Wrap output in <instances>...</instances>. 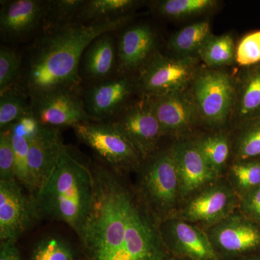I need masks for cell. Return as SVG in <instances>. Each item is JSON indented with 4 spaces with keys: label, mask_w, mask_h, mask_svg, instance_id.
Here are the masks:
<instances>
[{
    "label": "cell",
    "mask_w": 260,
    "mask_h": 260,
    "mask_svg": "<svg viewBox=\"0 0 260 260\" xmlns=\"http://www.w3.org/2000/svg\"><path fill=\"white\" fill-rule=\"evenodd\" d=\"M91 209L78 237L90 260H164L158 220L119 173L94 166Z\"/></svg>",
    "instance_id": "obj_1"
},
{
    "label": "cell",
    "mask_w": 260,
    "mask_h": 260,
    "mask_svg": "<svg viewBox=\"0 0 260 260\" xmlns=\"http://www.w3.org/2000/svg\"><path fill=\"white\" fill-rule=\"evenodd\" d=\"M132 14L91 23L68 24L44 30L29 48L17 86L37 99L58 90L79 91L82 56L96 38L125 26Z\"/></svg>",
    "instance_id": "obj_2"
},
{
    "label": "cell",
    "mask_w": 260,
    "mask_h": 260,
    "mask_svg": "<svg viewBox=\"0 0 260 260\" xmlns=\"http://www.w3.org/2000/svg\"><path fill=\"white\" fill-rule=\"evenodd\" d=\"M93 190L92 170L65 146L50 177L34 195L39 217L62 222L78 235L91 209Z\"/></svg>",
    "instance_id": "obj_3"
},
{
    "label": "cell",
    "mask_w": 260,
    "mask_h": 260,
    "mask_svg": "<svg viewBox=\"0 0 260 260\" xmlns=\"http://www.w3.org/2000/svg\"><path fill=\"white\" fill-rule=\"evenodd\" d=\"M138 194L157 220H167L181 198L180 186L172 150L155 152L139 168Z\"/></svg>",
    "instance_id": "obj_4"
},
{
    "label": "cell",
    "mask_w": 260,
    "mask_h": 260,
    "mask_svg": "<svg viewBox=\"0 0 260 260\" xmlns=\"http://www.w3.org/2000/svg\"><path fill=\"white\" fill-rule=\"evenodd\" d=\"M189 91L200 121L211 127L225 125L235 103V79L226 72L217 69L199 70Z\"/></svg>",
    "instance_id": "obj_5"
},
{
    "label": "cell",
    "mask_w": 260,
    "mask_h": 260,
    "mask_svg": "<svg viewBox=\"0 0 260 260\" xmlns=\"http://www.w3.org/2000/svg\"><path fill=\"white\" fill-rule=\"evenodd\" d=\"M197 56L169 57L157 51L138 71L136 88L145 97L184 91L199 71Z\"/></svg>",
    "instance_id": "obj_6"
},
{
    "label": "cell",
    "mask_w": 260,
    "mask_h": 260,
    "mask_svg": "<svg viewBox=\"0 0 260 260\" xmlns=\"http://www.w3.org/2000/svg\"><path fill=\"white\" fill-rule=\"evenodd\" d=\"M80 141L90 147L116 172L138 170L141 155L125 135L113 123L88 121L73 126Z\"/></svg>",
    "instance_id": "obj_7"
},
{
    "label": "cell",
    "mask_w": 260,
    "mask_h": 260,
    "mask_svg": "<svg viewBox=\"0 0 260 260\" xmlns=\"http://www.w3.org/2000/svg\"><path fill=\"white\" fill-rule=\"evenodd\" d=\"M16 179L0 180V240L16 243L40 218L32 195Z\"/></svg>",
    "instance_id": "obj_8"
},
{
    "label": "cell",
    "mask_w": 260,
    "mask_h": 260,
    "mask_svg": "<svg viewBox=\"0 0 260 260\" xmlns=\"http://www.w3.org/2000/svg\"><path fill=\"white\" fill-rule=\"evenodd\" d=\"M112 123L133 143L143 160L156 152L159 140L164 136L161 126L146 98L126 106Z\"/></svg>",
    "instance_id": "obj_9"
},
{
    "label": "cell",
    "mask_w": 260,
    "mask_h": 260,
    "mask_svg": "<svg viewBox=\"0 0 260 260\" xmlns=\"http://www.w3.org/2000/svg\"><path fill=\"white\" fill-rule=\"evenodd\" d=\"M237 204L238 194L232 185L215 181L190 197L181 210V219L214 225L232 215Z\"/></svg>",
    "instance_id": "obj_10"
},
{
    "label": "cell",
    "mask_w": 260,
    "mask_h": 260,
    "mask_svg": "<svg viewBox=\"0 0 260 260\" xmlns=\"http://www.w3.org/2000/svg\"><path fill=\"white\" fill-rule=\"evenodd\" d=\"M31 113L42 126L56 128L93 121L79 91L58 90L30 100Z\"/></svg>",
    "instance_id": "obj_11"
},
{
    "label": "cell",
    "mask_w": 260,
    "mask_h": 260,
    "mask_svg": "<svg viewBox=\"0 0 260 260\" xmlns=\"http://www.w3.org/2000/svg\"><path fill=\"white\" fill-rule=\"evenodd\" d=\"M188 90L158 96H144L156 116L164 135L183 137L189 134L200 121Z\"/></svg>",
    "instance_id": "obj_12"
},
{
    "label": "cell",
    "mask_w": 260,
    "mask_h": 260,
    "mask_svg": "<svg viewBox=\"0 0 260 260\" xmlns=\"http://www.w3.org/2000/svg\"><path fill=\"white\" fill-rule=\"evenodd\" d=\"M135 88V80L128 76L95 83L83 95L85 110L93 121L114 117L127 105Z\"/></svg>",
    "instance_id": "obj_13"
},
{
    "label": "cell",
    "mask_w": 260,
    "mask_h": 260,
    "mask_svg": "<svg viewBox=\"0 0 260 260\" xmlns=\"http://www.w3.org/2000/svg\"><path fill=\"white\" fill-rule=\"evenodd\" d=\"M179 177L181 199L190 198L216 180V173L208 165L193 140H181L171 148Z\"/></svg>",
    "instance_id": "obj_14"
},
{
    "label": "cell",
    "mask_w": 260,
    "mask_h": 260,
    "mask_svg": "<svg viewBox=\"0 0 260 260\" xmlns=\"http://www.w3.org/2000/svg\"><path fill=\"white\" fill-rule=\"evenodd\" d=\"M64 147L56 128L42 126L38 134L29 140L28 164L32 196L50 177Z\"/></svg>",
    "instance_id": "obj_15"
},
{
    "label": "cell",
    "mask_w": 260,
    "mask_h": 260,
    "mask_svg": "<svg viewBox=\"0 0 260 260\" xmlns=\"http://www.w3.org/2000/svg\"><path fill=\"white\" fill-rule=\"evenodd\" d=\"M46 1H1L0 32L3 39L20 41L31 35L41 26L45 17Z\"/></svg>",
    "instance_id": "obj_16"
},
{
    "label": "cell",
    "mask_w": 260,
    "mask_h": 260,
    "mask_svg": "<svg viewBox=\"0 0 260 260\" xmlns=\"http://www.w3.org/2000/svg\"><path fill=\"white\" fill-rule=\"evenodd\" d=\"M156 52V37L148 25L128 27L121 32L118 43V72L121 76H127L139 71Z\"/></svg>",
    "instance_id": "obj_17"
},
{
    "label": "cell",
    "mask_w": 260,
    "mask_h": 260,
    "mask_svg": "<svg viewBox=\"0 0 260 260\" xmlns=\"http://www.w3.org/2000/svg\"><path fill=\"white\" fill-rule=\"evenodd\" d=\"M214 249L238 254L260 246V229L244 215H232L213 225L208 234Z\"/></svg>",
    "instance_id": "obj_18"
},
{
    "label": "cell",
    "mask_w": 260,
    "mask_h": 260,
    "mask_svg": "<svg viewBox=\"0 0 260 260\" xmlns=\"http://www.w3.org/2000/svg\"><path fill=\"white\" fill-rule=\"evenodd\" d=\"M160 229L176 249L194 260H216V251L206 233L183 219L169 218L164 220Z\"/></svg>",
    "instance_id": "obj_19"
},
{
    "label": "cell",
    "mask_w": 260,
    "mask_h": 260,
    "mask_svg": "<svg viewBox=\"0 0 260 260\" xmlns=\"http://www.w3.org/2000/svg\"><path fill=\"white\" fill-rule=\"evenodd\" d=\"M235 86L232 114L238 124L260 117V64L243 68L235 80Z\"/></svg>",
    "instance_id": "obj_20"
},
{
    "label": "cell",
    "mask_w": 260,
    "mask_h": 260,
    "mask_svg": "<svg viewBox=\"0 0 260 260\" xmlns=\"http://www.w3.org/2000/svg\"><path fill=\"white\" fill-rule=\"evenodd\" d=\"M115 44L110 32L96 38L82 56V69L85 78L95 83L107 80L117 64Z\"/></svg>",
    "instance_id": "obj_21"
},
{
    "label": "cell",
    "mask_w": 260,
    "mask_h": 260,
    "mask_svg": "<svg viewBox=\"0 0 260 260\" xmlns=\"http://www.w3.org/2000/svg\"><path fill=\"white\" fill-rule=\"evenodd\" d=\"M208 20L197 22L175 32L169 42V49L179 57L196 56L203 44L211 35Z\"/></svg>",
    "instance_id": "obj_22"
},
{
    "label": "cell",
    "mask_w": 260,
    "mask_h": 260,
    "mask_svg": "<svg viewBox=\"0 0 260 260\" xmlns=\"http://www.w3.org/2000/svg\"><path fill=\"white\" fill-rule=\"evenodd\" d=\"M140 2L135 0H88L79 16V23H91L131 14Z\"/></svg>",
    "instance_id": "obj_23"
},
{
    "label": "cell",
    "mask_w": 260,
    "mask_h": 260,
    "mask_svg": "<svg viewBox=\"0 0 260 260\" xmlns=\"http://www.w3.org/2000/svg\"><path fill=\"white\" fill-rule=\"evenodd\" d=\"M198 55L210 69L229 66L236 62V46L230 34H213L203 44Z\"/></svg>",
    "instance_id": "obj_24"
},
{
    "label": "cell",
    "mask_w": 260,
    "mask_h": 260,
    "mask_svg": "<svg viewBox=\"0 0 260 260\" xmlns=\"http://www.w3.org/2000/svg\"><path fill=\"white\" fill-rule=\"evenodd\" d=\"M193 141L208 165L219 176L226 166L232 150L229 137L224 133H216Z\"/></svg>",
    "instance_id": "obj_25"
},
{
    "label": "cell",
    "mask_w": 260,
    "mask_h": 260,
    "mask_svg": "<svg viewBox=\"0 0 260 260\" xmlns=\"http://www.w3.org/2000/svg\"><path fill=\"white\" fill-rule=\"evenodd\" d=\"M30 98L15 85L0 93V128L9 127L24 116L31 114Z\"/></svg>",
    "instance_id": "obj_26"
},
{
    "label": "cell",
    "mask_w": 260,
    "mask_h": 260,
    "mask_svg": "<svg viewBox=\"0 0 260 260\" xmlns=\"http://www.w3.org/2000/svg\"><path fill=\"white\" fill-rule=\"evenodd\" d=\"M234 142L235 161L260 158V117L243 121Z\"/></svg>",
    "instance_id": "obj_27"
},
{
    "label": "cell",
    "mask_w": 260,
    "mask_h": 260,
    "mask_svg": "<svg viewBox=\"0 0 260 260\" xmlns=\"http://www.w3.org/2000/svg\"><path fill=\"white\" fill-rule=\"evenodd\" d=\"M85 3V0L46 1L43 30H49L78 22V16Z\"/></svg>",
    "instance_id": "obj_28"
},
{
    "label": "cell",
    "mask_w": 260,
    "mask_h": 260,
    "mask_svg": "<svg viewBox=\"0 0 260 260\" xmlns=\"http://www.w3.org/2000/svg\"><path fill=\"white\" fill-rule=\"evenodd\" d=\"M231 185L238 195L260 186V158L234 161L229 172Z\"/></svg>",
    "instance_id": "obj_29"
},
{
    "label": "cell",
    "mask_w": 260,
    "mask_h": 260,
    "mask_svg": "<svg viewBox=\"0 0 260 260\" xmlns=\"http://www.w3.org/2000/svg\"><path fill=\"white\" fill-rule=\"evenodd\" d=\"M216 4L214 0H164L158 2L156 9L162 16L181 19L204 13Z\"/></svg>",
    "instance_id": "obj_30"
},
{
    "label": "cell",
    "mask_w": 260,
    "mask_h": 260,
    "mask_svg": "<svg viewBox=\"0 0 260 260\" xmlns=\"http://www.w3.org/2000/svg\"><path fill=\"white\" fill-rule=\"evenodd\" d=\"M21 56L8 47L0 49V93L18 85L23 70Z\"/></svg>",
    "instance_id": "obj_31"
},
{
    "label": "cell",
    "mask_w": 260,
    "mask_h": 260,
    "mask_svg": "<svg viewBox=\"0 0 260 260\" xmlns=\"http://www.w3.org/2000/svg\"><path fill=\"white\" fill-rule=\"evenodd\" d=\"M74 251L68 242L59 237H47L36 246L30 260H73Z\"/></svg>",
    "instance_id": "obj_32"
},
{
    "label": "cell",
    "mask_w": 260,
    "mask_h": 260,
    "mask_svg": "<svg viewBox=\"0 0 260 260\" xmlns=\"http://www.w3.org/2000/svg\"><path fill=\"white\" fill-rule=\"evenodd\" d=\"M11 133L15 155V179L32 194L28 164L29 140L25 137L14 133L12 129Z\"/></svg>",
    "instance_id": "obj_33"
},
{
    "label": "cell",
    "mask_w": 260,
    "mask_h": 260,
    "mask_svg": "<svg viewBox=\"0 0 260 260\" xmlns=\"http://www.w3.org/2000/svg\"><path fill=\"white\" fill-rule=\"evenodd\" d=\"M236 62L243 68L260 64V30L249 32L239 41Z\"/></svg>",
    "instance_id": "obj_34"
},
{
    "label": "cell",
    "mask_w": 260,
    "mask_h": 260,
    "mask_svg": "<svg viewBox=\"0 0 260 260\" xmlns=\"http://www.w3.org/2000/svg\"><path fill=\"white\" fill-rule=\"evenodd\" d=\"M15 179V155L10 127L0 134V180Z\"/></svg>",
    "instance_id": "obj_35"
},
{
    "label": "cell",
    "mask_w": 260,
    "mask_h": 260,
    "mask_svg": "<svg viewBox=\"0 0 260 260\" xmlns=\"http://www.w3.org/2000/svg\"><path fill=\"white\" fill-rule=\"evenodd\" d=\"M239 197V205L243 215L260 225V186Z\"/></svg>",
    "instance_id": "obj_36"
},
{
    "label": "cell",
    "mask_w": 260,
    "mask_h": 260,
    "mask_svg": "<svg viewBox=\"0 0 260 260\" xmlns=\"http://www.w3.org/2000/svg\"><path fill=\"white\" fill-rule=\"evenodd\" d=\"M0 260H22L16 243L1 242L0 246Z\"/></svg>",
    "instance_id": "obj_37"
},
{
    "label": "cell",
    "mask_w": 260,
    "mask_h": 260,
    "mask_svg": "<svg viewBox=\"0 0 260 260\" xmlns=\"http://www.w3.org/2000/svg\"><path fill=\"white\" fill-rule=\"evenodd\" d=\"M253 260H254V259H253Z\"/></svg>",
    "instance_id": "obj_38"
}]
</instances>
